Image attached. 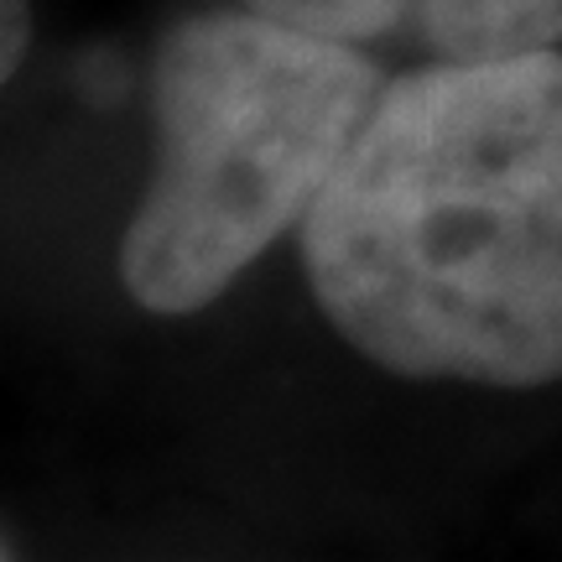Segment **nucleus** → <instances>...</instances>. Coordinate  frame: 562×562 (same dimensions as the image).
<instances>
[{
	"instance_id": "1",
	"label": "nucleus",
	"mask_w": 562,
	"mask_h": 562,
	"mask_svg": "<svg viewBox=\"0 0 562 562\" xmlns=\"http://www.w3.org/2000/svg\"><path fill=\"white\" fill-rule=\"evenodd\" d=\"M323 318L406 381H562V53L385 83L302 214Z\"/></svg>"
},
{
	"instance_id": "2",
	"label": "nucleus",
	"mask_w": 562,
	"mask_h": 562,
	"mask_svg": "<svg viewBox=\"0 0 562 562\" xmlns=\"http://www.w3.org/2000/svg\"><path fill=\"white\" fill-rule=\"evenodd\" d=\"M381 74L349 47L256 16H199L157 58V178L121 245L146 313L214 302L313 209Z\"/></svg>"
},
{
	"instance_id": "3",
	"label": "nucleus",
	"mask_w": 562,
	"mask_h": 562,
	"mask_svg": "<svg viewBox=\"0 0 562 562\" xmlns=\"http://www.w3.org/2000/svg\"><path fill=\"white\" fill-rule=\"evenodd\" d=\"M412 21L438 63L531 58L562 42V0H417Z\"/></svg>"
},
{
	"instance_id": "4",
	"label": "nucleus",
	"mask_w": 562,
	"mask_h": 562,
	"mask_svg": "<svg viewBox=\"0 0 562 562\" xmlns=\"http://www.w3.org/2000/svg\"><path fill=\"white\" fill-rule=\"evenodd\" d=\"M245 11L323 42H375L396 32L417 0H245Z\"/></svg>"
},
{
	"instance_id": "5",
	"label": "nucleus",
	"mask_w": 562,
	"mask_h": 562,
	"mask_svg": "<svg viewBox=\"0 0 562 562\" xmlns=\"http://www.w3.org/2000/svg\"><path fill=\"white\" fill-rule=\"evenodd\" d=\"M26 42H32V0H0V83L16 74Z\"/></svg>"
},
{
	"instance_id": "6",
	"label": "nucleus",
	"mask_w": 562,
	"mask_h": 562,
	"mask_svg": "<svg viewBox=\"0 0 562 562\" xmlns=\"http://www.w3.org/2000/svg\"><path fill=\"white\" fill-rule=\"evenodd\" d=\"M0 558H5V547H0Z\"/></svg>"
}]
</instances>
